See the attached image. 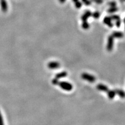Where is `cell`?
<instances>
[{"label": "cell", "instance_id": "6da1fadb", "mask_svg": "<svg viewBox=\"0 0 125 125\" xmlns=\"http://www.w3.org/2000/svg\"><path fill=\"white\" fill-rule=\"evenodd\" d=\"M58 85L61 89L67 91H70L72 89V85L67 82H60Z\"/></svg>", "mask_w": 125, "mask_h": 125}, {"label": "cell", "instance_id": "7a4b0ae2", "mask_svg": "<svg viewBox=\"0 0 125 125\" xmlns=\"http://www.w3.org/2000/svg\"><path fill=\"white\" fill-rule=\"evenodd\" d=\"M81 77L84 80L88 81L89 82H94L96 81V78L93 75H91L87 73H82Z\"/></svg>", "mask_w": 125, "mask_h": 125}, {"label": "cell", "instance_id": "3957f363", "mask_svg": "<svg viewBox=\"0 0 125 125\" xmlns=\"http://www.w3.org/2000/svg\"><path fill=\"white\" fill-rule=\"evenodd\" d=\"M114 46V37L110 35L108 38V43H107V49L108 51L111 52L113 49Z\"/></svg>", "mask_w": 125, "mask_h": 125}, {"label": "cell", "instance_id": "277c9868", "mask_svg": "<svg viewBox=\"0 0 125 125\" xmlns=\"http://www.w3.org/2000/svg\"><path fill=\"white\" fill-rule=\"evenodd\" d=\"M48 67L50 69H55L60 67V64L57 61H52L48 63Z\"/></svg>", "mask_w": 125, "mask_h": 125}, {"label": "cell", "instance_id": "5b68a950", "mask_svg": "<svg viewBox=\"0 0 125 125\" xmlns=\"http://www.w3.org/2000/svg\"><path fill=\"white\" fill-rule=\"evenodd\" d=\"M0 3H1V7L2 12H6L8 10V5L5 0H0Z\"/></svg>", "mask_w": 125, "mask_h": 125}, {"label": "cell", "instance_id": "8992f818", "mask_svg": "<svg viewBox=\"0 0 125 125\" xmlns=\"http://www.w3.org/2000/svg\"><path fill=\"white\" fill-rule=\"evenodd\" d=\"M92 13L90 12L89 11H87L85 12V13L82 15V20L83 22H86L87 19L89 18L90 16H92Z\"/></svg>", "mask_w": 125, "mask_h": 125}, {"label": "cell", "instance_id": "52a82bcc", "mask_svg": "<svg viewBox=\"0 0 125 125\" xmlns=\"http://www.w3.org/2000/svg\"><path fill=\"white\" fill-rule=\"evenodd\" d=\"M114 91H115L116 94H118L120 97H121L122 98H125V92L123 90H120V89H116Z\"/></svg>", "mask_w": 125, "mask_h": 125}, {"label": "cell", "instance_id": "ba28073f", "mask_svg": "<svg viewBox=\"0 0 125 125\" xmlns=\"http://www.w3.org/2000/svg\"><path fill=\"white\" fill-rule=\"evenodd\" d=\"M97 89H98V90H100V91L106 92H107L108 90H109L108 87H107V86H106L104 85H103V84H98L97 86Z\"/></svg>", "mask_w": 125, "mask_h": 125}, {"label": "cell", "instance_id": "9c48e42d", "mask_svg": "<svg viewBox=\"0 0 125 125\" xmlns=\"http://www.w3.org/2000/svg\"><path fill=\"white\" fill-rule=\"evenodd\" d=\"M111 20H112L109 17H105L104 19V23L107 25H108L109 27H113V24L111 23Z\"/></svg>", "mask_w": 125, "mask_h": 125}, {"label": "cell", "instance_id": "30bf717a", "mask_svg": "<svg viewBox=\"0 0 125 125\" xmlns=\"http://www.w3.org/2000/svg\"><path fill=\"white\" fill-rule=\"evenodd\" d=\"M114 38H123V34L122 32H118V31H115L112 33V35Z\"/></svg>", "mask_w": 125, "mask_h": 125}, {"label": "cell", "instance_id": "8fae6325", "mask_svg": "<svg viewBox=\"0 0 125 125\" xmlns=\"http://www.w3.org/2000/svg\"><path fill=\"white\" fill-rule=\"evenodd\" d=\"M67 72H64V71H63V72H60V73L56 74L55 78H57V79H60V78L65 77V76H67Z\"/></svg>", "mask_w": 125, "mask_h": 125}, {"label": "cell", "instance_id": "7c38bea8", "mask_svg": "<svg viewBox=\"0 0 125 125\" xmlns=\"http://www.w3.org/2000/svg\"><path fill=\"white\" fill-rule=\"evenodd\" d=\"M107 93H108V96L109 99H113L114 97H115V94H116L114 90H108L107 92Z\"/></svg>", "mask_w": 125, "mask_h": 125}, {"label": "cell", "instance_id": "4fadbf2b", "mask_svg": "<svg viewBox=\"0 0 125 125\" xmlns=\"http://www.w3.org/2000/svg\"><path fill=\"white\" fill-rule=\"evenodd\" d=\"M82 28H83V29H88V28H89V24L87 23L86 22H83V23H82Z\"/></svg>", "mask_w": 125, "mask_h": 125}, {"label": "cell", "instance_id": "5bb4252c", "mask_svg": "<svg viewBox=\"0 0 125 125\" xmlns=\"http://www.w3.org/2000/svg\"><path fill=\"white\" fill-rule=\"evenodd\" d=\"M118 11V8H115V7H111V8H109V9L108 10V12L109 13H113V12H115Z\"/></svg>", "mask_w": 125, "mask_h": 125}, {"label": "cell", "instance_id": "9a60e30c", "mask_svg": "<svg viewBox=\"0 0 125 125\" xmlns=\"http://www.w3.org/2000/svg\"><path fill=\"white\" fill-rule=\"evenodd\" d=\"M109 17H110L111 20H120V18H119V16H117V15H112V16Z\"/></svg>", "mask_w": 125, "mask_h": 125}, {"label": "cell", "instance_id": "2e32d148", "mask_svg": "<svg viewBox=\"0 0 125 125\" xmlns=\"http://www.w3.org/2000/svg\"><path fill=\"white\" fill-rule=\"evenodd\" d=\"M92 15L93 16V17H94L95 19H97L99 17L100 13L98 12H95L94 13H93V14H92Z\"/></svg>", "mask_w": 125, "mask_h": 125}, {"label": "cell", "instance_id": "e0dca14e", "mask_svg": "<svg viewBox=\"0 0 125 125\" xmlns=\"http://www.w3.org/2000/svg\"><path fill=\"white\" fill-rule=\"evenodd\" d=\"M75 6L77 8H80L82 6V3L79 2V1H77L76 2H75Z\"/></svg>", "mask_w": 125, "mask_h": 125}, {"label": "cell", "instance_id": "ac0fdd59", "mask_svg": "<svg viewBox=\"0 0 125 125\" xmlns=\"http://www.w3.org/2000/svg\"><path fill=\"white\" fill-rule=\"evenodd\" d=\"M82 1H83V3H84L86 6H89V5H90V4H91V2H90V1H89V0H82Z\"/></svg>", "mask_w": 125, "mask_h": 125}, {"label": "cell", "instance_id": "d6986e66", "mask_svg": "<svg viewBox=\"0 0 125 125\" xmlns=\"http://www.w3.org/2000/svg\"><path fill=\"white\" fill-rule=\"evenodd\" d=\"M59 83V81L57 78H55L54 79H53V80H52V83H53V85H58Z\"/></svg>", "mask_w": 125, "mask_h": 125}, {"label": "cell", "instance_id": "ffe728a7", "mask_svg": "<svg viewBox=\"0 0 125 125\" xmlns=\"http://www.w3.org/2000/svg\"><path fill=\"white\" fill-rule=\"evenodd\" d=\"M0 125H4L3 118H2V115H1V112H0Z\"/></svg>", "mask_w": 125, "mask_h": 125}, {"label": "cell", "instance_id": "44dd1931", "mask_svg": "<svg viewBox=\"0 0 125 125\" xmlns=\"http://www.w3.org/2000/svg\"><path fill=\"white\" fill-rule=\"evenodd\" d=\"M92 1H93V2H96V3L98 4L103 3V0H92Z\"/></svg>", "mask_w": 125, "mask_h": 125}, {"label": "cell", "instance_id": "7402d4cb", "mask_svg": "<svg viewBox=\"0 0 125 125\" xmlns=\"http://www.w3.org/2000/svg\"><path fill=\"white\" fill-rule=\"evenodd\" d=\"M109 6H111V7H115V6H116V3L114 2H109Z\"/></svg>", "mask_w": 125, "mask_h": 125}, {"label": "cell", "instance_id": "603a6c76", "mask_svg": "<svg viewBox=\"0 0 125 125\" xmlns=\"http://www.w3.org/2000/svg\"><path fill=\"white\" fill-rule=\"evenodd\" d=\"M120 24H121V23H120V20H117V22H116V26H117V27H120Z\"/></svg>", "mask_w": 125, "mask_h": 125}, {"label": "cell", "instance_id": "cb8c5ba5", "mask_svg": "<svg viewBox=\"0 0 125 125\" xmlns=\"http://www.w3.org/2000/svg\"><path fill=\"white\" fill-rule=\"evenodd\" d=\"M59 1H60L61 3H63V2H64L65 1V0H59Z\"/></svg>", "mask_w": 125, "mask_h": 125}, {"label": "cell", "instance_id": "d4e9b609", "mask_svg": "<svg viewBox=\"0 0 125 125\" xmlns=\"http://www.w3.org/2000/svg\"><path fill=\"white\" fill-rule=\"evenodd\" d=\"M78 1H79V0H72V1H73V2H76Z\"/></svg>", "mask_w": 125, "mask_h": 125}, {"label": "cell", "instance_id": "484cf974", "mask_svg": "<svg viewBox=\"0 0 125 125\" xmlns=\"http://www.w3.org/2000/svg\"></svg>", "mask_w": 125, "mask_h": 125}, {"label": "cell", "instance_id": "4316f807", "mask_svg": "<svg viewBox=\"0 0 125 125\" xmlns=\"http://www.w3.org/2000/svg\"><path fill=\"white\" fill-rule=\"evenodd\" d=\"M124 1H125V0H124Z\"/></svg>", "mask_w": 125, "mask_h": 125}]
</instances>
